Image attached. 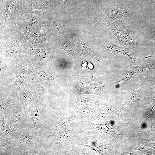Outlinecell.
Here are the masks:
<instances>
[{
	"label": "cell",
	"mask_w": 155,
	"mask_h": 155,
	"mask_svg": "<svg viewBox=\"0 0 155 155\" xmlns=\"http://www.w3.org/2000/svg\"><path fill=\"white\" fill-rule=\"evenodd\" d=\"M5 8L0 11V34L18 29L17 24L28 12L33 10L29 0H6Z\"/></svg>",
	"instance_id": "cell-1"
},
{
	"label": "cell",
	"mask_w": 155,
	"mask_h": 155,
	"mask_svg": "<svg viewBox=\"0 0 155 155\" xmlns=\"http://www.w3.org/2000/svg\"><path fill=\"white\" fill-rule=\"evenodd\" d=\"M48 10L34 9L28 12L18 22V29L27 38L40 22L47 17Z\"/></svg>",
	"instance_id": "cell-2"
},
{
	"label": "cell",
	"mask_w": 155,
	"mask_h": 155,
	"mask_svg": "<svg viewBox=\"0 0 155 155\" xmlns=\"http://www.w3.org/2000/svg\"><path fill=\"white\" fill-rule=\"evenodd\" d=\"M40 70V67L32 65L27 61H21L14 75L3 84H12L15 85L17 88L18 94L20 86L25 78L31 73Z\"/></svg>",
	"instance_id": "cell-3"
},
{
	"label": "cell",
	"mask_w": 155,
	"mask_h": 155,
	"mask_svg": "<svg viewBox=\"0 0 155 155\" xmlns=\"http://www.w3.org/2000/svg\"><path fill=\"white\" fill-rule=\"evenodd\" d=\"M103 48L115 55H123L127 56L131 63L129 66L140 64L145 59L151 57V55L143 57L140 55L132 52V48L128 46H123L115 44H106L103 46Z\"/></svg>",
	"instance_id": "cell-4"
},
{
	"label": "cell",
	"mask_w": 155,
	"mask_h": 155,
	"mask_svg": "<svg viewBox=\"0 0 155 155\" xmlns=\"http://www.w3.org/2000/svg\"><path fill=\"white\" fill-rule=\"evenodd\" d=\"M113 33L119 42L126 46L131 47L135 46V40L128 32L116 24L112 27Z\"/></svg>",
	"instance_id": "cell-5"
},
{
	"label": "cell",
	"mask_w": 155,
	"mask_h": 155,
	"mask_svg": "<svg viewBox=\"0 0 155 155\" xmlns=\"http://www.w3.org/2000/svg\"><path fill=\"white\" fill-rule=\"evenodd\" d=\"M155 64L142 66H133L122 78L114 82V84L123 83L137 76L140 74L149 69L153 68Z\"/></svg>",
	"instance_id": "cell-6"
},
{
	"label": "cell",
	"mask_w": 155,
	"mask_h": 155,
	"mask_svg": "<svg viewBox=\"0 0 155 155\" xmlns=\"http://www.w3.org/2000/svg\"><path fill=\"white\" fill-rule=\"evenodd\" d=\"M132 13L131 10L126 8L114 7L111 9L108 12L107 18L110 21H115L128 17Z\"/></svg>",
	"instance_id": "cell-7"
},
{
	"label": "cell",
	"mask_w": 155,
	"mask_h": 155,
	"mask_svg": "<svg viewBox=\"0 0 155 155\" xmlns=\"http://www.w3.org/2000/svg\"><path fill=\"white\" fill-rule=\"evenodd\" d=\"M55 26L59 33L60 44L62 49L66 51L70 57L73 56L74 54L73 46L59 29L56 24Z\"/></svg>",
	"instance_id": "cell-8"
},
{
	"label": "cell",
	"mask_w": 155,
	"mask_h": 155,
	"mask_svg": "<svg viewBox=\"0 0 155 155\" xmlns=\"http://www.w3.org/2000/svg\"><path fill=\"white\" fill-rule=\"evenodd\" d=\"M12 111L13 115L10 120V126L13 130L15 129L22 123L23 116L22 112L20 110L14 109L12 110Z\"/></svg>",
	"instance_id": "cell-9"
},
{
	"label": "cell",
	"mask_w": 155,
	"mask_h": 155,
	"mask_svg": "<svg viewBox=\"0 0 155 155\" xmlns=\"http://www.w3.org/2000/svg\"><path fill=\"white\" fill-rule=\"evenodd\" d=\"M33 10L49 9L51 7V4L48 0H29Z\"/></svg>",
	"instance_id": "cell-10"
},
{
	"label": "cell",
	"mask_w": 155,
	"mask_h": 155,
	"mask_svg": "<svg viewBox=\"0 0 155 155\" xmlns=\"http://www.w3.org/2000/svg\"><path fill=\"white\" fill-rule=\"evenodd\" d=\"M27 39V43L30 52L33 53L38 45L40 40L38 36L33 32Z\"/></svg>",
	"instance_id": "cell-11"
},
{
	"label": "cell",
	"mask_w": 155,
	"mask_h": 155,
	"mask_svg": "<svg viewBox=\"0 0 155 155\" xmlns=\"http://www.w3.org/2000/svg\"><path fill=\"white\" fill-rule=\"evenodd\" d=\"M77 44L80 51L82 54L89 57H92L97 60H99L95 53L92 51L90 48L85 42L79 40L77 42Z\"/></svg>",
	"instance_id": "cell-12"
},
{
	"label": "cell",
	"mask_w": 155,
	"mask_h": 155,
	"mask_svg": "<svg viewBox=\"0 0 155 155\" xmlns=\"http://www.w3.org/2000/svg\"><path fill=\"white\" fill-rule=\"evenodd\" d=\"M0 135L1 137L7 138L9 137L11 133V131L6 123L4 117L1 118Z\"/></svg>",
	"instance_id": "cell-13"
},
{
	"label": "cell",
	"mask_w": 155,
	"mask_h": 155,
	"mask_svg": "<svg viewBox=\"0 0 155 155\" xmlns=\"http://www.w3.org/2000/svg\"><path fill=\"white\" fill-rule=\"evenodd\" d=\"M11 100L8 99H2L0 102V115H2L5 112L7 107L10 105Z\"/></svg>",
	"instance_id": "cell-14"
},
{
	"label": "cell",
	"mask_w": 155,
	"mask_h": 155,
	"mask_svg": "<svg viewBox=\"0 0 155 155\" xmlns=\"http://www.w3.org/2000/svg\"><path fill=\"white\" fill-rule=\"evenodd\" d=\"M141 94L138 90L133 91L131 95V99L134 102L139 103L140 100Z\"/></svg>",
	"instance_id": "cell-15"
},
{
	"label": "cell",
	"mask_w": 155,
	"mask_h": 155,
	"mask_svg": "<svg viewBox=\"0 0 155 155\" xmlns=\"http://www.w3.org/2000/svg\"><path fill=\"white\" fill-rule=\"evenodd\" d=\"M102 113L103 115H106L111 113H115L117 115H121L122 114L121 112L119 111H115L113 110L112 109L110 108H103L102 110Z\"/></svg>",
	"instance_id": "cell-16"
},
{
	"label": "cell",
	"mask_w": 155,
	"mask_h": 155,
	"mask_svg": "<svg viewBox=\"0 0 155 155\" xmlns=\"http://www.w3.org/2000/svg\"><path fill=\"white\" fill-rule=\"evenodd\" d=\"M154 97L153 100L150 106L148 108L146 111L147 116L148 117H151L152 115V109L155 106V92L154 95Z\"/></svg>",
	"instance_id": "cell-17"
},
{
	"label": "cell",
	"mask_w": 155,
	"mask_h": 155,
	"mask_svg": "<svg viewBox=\"0 0 155 155\" xmlns=\"http://www.w3.org/2000/svg\"><path fill=\"white\" fill-rule=\"evenodd\" d=\"M18 138L22 142H30V138L26 135L20 133L18 135Z\"/></svg>",
	"instance_id": "cell-18"
},
{
	"label": "cell",
	"mask_w": 155,
	"mask_h": 155,
	"mask_svg": "<svg viewBox=\"0 0 155 155\" xmlns=\"http://www.w3.org/2000/svg\"><path fill=\"white\" fill-rule=\"evenodd\" d=\"M135 149L142 152L146 155H152L154 154L151 152L146 150L145 148H135Z\"/></svg>",
	"instance_id": "cell-19"
},
{
	"label": "cell",
	"mask_w": 155,
	"mask_h": 155,
	"mask_svg": "<svg viewBox=\"0 0 155 155\" xmlns=\"http://www.w3.org/2000/svg\"><path fill=\"white\" fill-rule=\"evenodd\" d=\"M144 143L145 145L155 149V143L148 141Z\"/></svg>",
	"instance_id": "cell-20"
},
{
	"label": "cell",
	"mask_w": 155,
	"mask_h": 155,
	"mask_svg": "<svg viewBox=\"0 0 155 155\" xmlns=\"http://www.w3.org/2000/svg\"><path fill=\"white\" fill-rule=\"evenodd\" d=\"M62 1V2H63L64 4H65L66 3L67 1V0H61Z\"/></svg>",
	"instance_id": "cell-21"
},
{
	"label": "cell",
	"mask_w": 155,
	"mask_h": 155,
	"mask_svg": "<svg viewBox=\"0 0 155 155\" xmlns=\"http://www.w3.org/2000/svg\"><path fill=\"white\" fill-rule=\"evenodd\" d=\"M153 34L154 35V40L155 41V31H154V32H153Z\"/></svg>",
	"instance_id": "cell-22"
},
{
	"label": "cell",
	"mask_w": 155,
	"mask_h": 155,
	"mask_svg": "<svg viewBox=\"0 0 155 155\" xmlns=\"http://www.w3.org/2000/svg\"><path fill=\"white\" fill-rule=\"evenodd\" d=\"M5 0H0V3L3 2Z\"/></svg>",
	"instance_id": "cell-23"
},
{
	"label": "cell",
	"mask_w": 155,
	"mask_h": 155,
	"mask_svg": "<svg viewBox=\"0 0 155 155\" xmlns=\"http://www.w3.org/2000/svg\"><path fill=\"white\" fill-rule=\"evenodd\" d=\"M154 1H155V0H153Z\"/></svg>",
	"instance_id": "cell-24"
}]
</instances>
